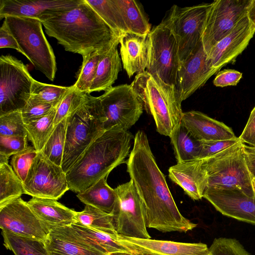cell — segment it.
Returning a JSON list of instances; mask_svg holds the SVG:
<instances>
[{"label": "cell", "instance_id": "obj_1", "mask_svg": "<svg viewBox=\"0 0 255 255\" xmlns=\"http://www.w3.org/2000/svg\"><path fill=\"white\" fill-rule=\"evenodd\" d=\"M133 146L126 160L127 172L146 210V226L160 232L186 233L197 224L180 212L159 168L146 133L135 134Z\"/></svg>", "mask_w": 255, "mask_h": 255}, {"label": "cell", "instance_id": "obj_2", "mask_svg": "<svg viewBox=\"0 0 255 255\" xmlns=\"http://www.w3.org/2000/svg\"><path fill=\"white\" fill-rule=\"evenodd\" d=\"M46 33L55 38L67 51L84 58L109 50L120 38L86 1L63 11L47 13L37 18Z\"/></svg>", "mask_w": 255, "mask_h": 255}, {"label": "cell", "instance_id": "obj_3", "mask_svg": "<svg viewBox=\"0 0 255 255\" xmlns=\"http://www.w3.org/2000/svg\"><path fill=\"white\" fill-rule=\"evenodd\" d=\"M134 137L128 131L105 130L66 173L69 190L82 192L108 177L115 167L126 163Z\"/></svg>", "mask_w": 255, "mask_h": 255}, {"label": "cell", "instance_id": "obj_4", "mask_svg": "<svg viewBox=\"0 0 255 255\" xmlns=\"http://www.w3.org/2000/svg\"><path fill=\"white\" fill-rule=\"evenodd\" d=\"M130 86L143 109L152 115L157 131L170 137L181 124L183 113L175 86L146 71L136 74Z\"/></svg>", "mask_w": 255, "mask_h": 255}, {"label": "cell", "instance_id": "obj_5", "mask_svg": "<svg viewBox=\"0 0 255 255\" xmlns=\"http://www.w3.org/2000/svg\"><path fill=\"white\" fill-rule=\"evenodd\" d=\"M67 121L61 165L65 173L105 131L99 97L86 93L81 104L67 117Z\"/></svg>", "mask_w": 255, "mask_h": 255}, {"label": "cell", "instance_id": "obj_6", "mask_svg": "<svg viewBox=\"0 0 255 255\" xmlns=\"http://www.w3.org/2000/svg\"><path fill=\"white\" fill-rule=\"evenodd\" d=\"M4 21L22 54L36 70L53 81L57 71L56 58L44 35L41 22L35 18L18 16L6 17Z\"/></svg>", "mask_w": 255, "mask_h": 255}, {"label": "cell", "instance_id": "obj_7", "mask_svg": "<svg viewBox=\"0 0 255 255\" xmlns=\"http://www.w3.org/2000/svg\"><path fill=\"white\" fill-rule=\"evenodd\" d=\"M240 140L234 145L202 159L206 172L207 188H240L254 192Z\"/></svg>", "mask_w": 255, "mask_h": 255}, {"label": "cell", "instance_id": "obj_8", "mask_svg": "<svg viewBox=\"0 0 255 255\" xmlns=\"http://www.w3.org/2000/svg\"><path fill=\"white\" fill-rule=\"evenodd\" d=\"M148 38L149 56L146 71L175 86L180 66L179 48L167 17L151 30Z\"/></svg>", "mask_w": 255, "mask_h": 255}, {"label": "cell", "instance_id": "obj_9", "mask_svg": "<svg viewBox=\"0 0 255 255\" xmlns=\"http://www.w3.org/2000/svg\"><path fill=\"white\" fill-rule=\"evenodd\" d=\"M117 199L112 213L118 234L138 239H151L147 230L146 210L132 181L115 189Z\"/></svg>", "mask_w": 255, "mask_h": 255}, {"label": "cell", "instance_id": "obj_10", "mask_svg": "<svg viewBox=\"0 0 255 255\" xmlns=\"http://www.w3.org/2000/svg\"><path fill=\"white\" fill-rule=\"evenodd\" d=\"M99 98L105 130L128 131L144 109L130 85L112 87Z\"/></svg>", "mask_w": 255, "mask_h": 255}, {"label": "cell", "instance_id": "obj_11", "mask_svg": "<svg viewBox=\"0 0 255 255\" xmlns=\"http://www.w3.org/2000/svg\"><path fill=\"white\" fill-rule=\"evenodd\" d=\"M34 79L23 62L9 54L0 58V116L21 111L31 93Z\"/></svg>", "mask_w": 255, "mask_h": 255}, {"label": "cell", "instance_id": "obj_12", "mask_svg": "<svg viewBox=\"0 0 255 255\" xmlns=\"http://www.w3.org/2000/svg\"><path fill=\"white\" fill-rule=\"evenodd\" d=\"M211 4L183 7L174 5L166 17L178 44L180 64L189 57L201 41Z\"/></svg>", "mask_w": 255, "mask_h": 255}, {"label": "cell", "instance_id": "obj_13", "mask_svg": "<svg viewBox=\"0 0 255 255\" xmlns=\"http://www.w3.org/2000/svg\"><path fill=\"white\" fill-rule=\"evenodd\" d=\"M252 0H216L208 11L201 42L207 55L236 24L247 16Z\"/></svg>", "mask_w": 255, "mask_h": 255}, {"label": "cell", "instance_id": "obj_14", "mask_svg": "<svg viewBox=\"0 0 255 255\" xmlns=\"http://www.w3.org/2000/svg\"><path fill=\"white\" fill-rule=\"evenodd\" d=\"M23 185L25 194L55 200L69 190L62 167L49 160L41 151L33 160Z\"/></svg>", "mask_w": 255, "mask_h": 255}, {"label": "cell", "instance_id": "obj_15", "mask_svg": "<svg viewBox=\"0 0 255 255\" xmlns=\"http://www.w3.org/2000/svg\"><path fill=\"white\" fill-rule=\"evenodd\" d=\"M2 231L45 242L50 231L21 197L0 206Z\"/></svg>", "mask_w": 255, "mask_h": 255}, {"label": "cell", "instance_id": "obj_16", "mask_svg": "<svg viewBox=\"0 0 255 255\" xmlns=\"http://www.w3.org/2000/svg\"><path fill=\"white\" fill-rule=\"evenodd\" d=\"M203 198L223 215L255 225L254 192L235 188H207Z\"/></svg>", "mask_w": 255, "mask_h": 255}, {"label": "cell", "instance_id": "obj_17", "mask_svg": "<svg viewBox=\"0 0 255 255\" xmlns=\"http://www.w3.org/2000/svg\"><path fill=\"white\" fill-rule=\"evenodd\" d=\"M255 33V27L248 16L241 19L231 31L219 41L207 55L209 67L216 73L237 57L248 46Z\"/></svg>", "mask_w": 255, "mask_h": 255}, {"label": "cell", "instance_id": "obj_18", "mask_svg": "<svg viewBox=\"0 0 255 255\" xmlns=\"http://www.w3.org/2000/svg\"><path fill=\"white\" fill-rule=\"evenodd\" d=\"M207 56L201 41L189 57L180 64L175 87L181 103L216 73L209 67Z\"/></svg>", "mask_w": 255, "mask_h": 255}, {"label": "cell", "instance_id": "obj_19", "mask_svg": "<svg viewBox=\"0 0 255 255\" xmlns=\"http://www.w3.org/2000/svg\"><path fill=\"white\" fill-rule=\"evenodd\" d=\"M83 0H0V19L7 16L38 18L51 12L72 9Z\"/></svg>", "mask_w": 255, "mask_h": 255}, {"label": "cell", "instance_id": "obj_20", "mask_svg": "<svg viewBox=\"0 0 255 255\" xmlns=\"http://www.w3.org/2000/svg\"><path fill=\"white\" fill-rule=\"evenodd\" d=\"M118 240L131 245L147 255H211L204 243H189L170 241L138 239L118 235Z\"/></svg>", "mask_w": 255, "mask_h": 255}, {"label": "cell", "instance_id": "obj_21", "mask_svg": "<svg viewBox=\"0 0 255 255\" xmlns=\"http://www.w3.org/2000/svg\"><path fill=\"white\" fill-rule=\"evenodd\" d=\"M44 244L49 255H110L92 247L71 226L51 230Z\"/></svg>", "mask_w": 255, "mask_h": 255}, {"label": "cell", "instance_id": "obj_22", "mask_svg": "<svg viewBox=\"0 0 255 255\" xmlns=\"http://www.w3.org/2000/svg\"><path fill=\"white\" fill-rule=\"evenodd\" d=\"M168 176L192 200L203 198L207 180L202 159L177 163L169 167Z\"/></svg>", "mask_w": 255, "mask_h": 255}, {"label": "cell", "instance_id": "obj_23", "mask_svg": "<svg viewBox=\"0 0 255 255\" xmlns=\"http://www.w3.org/2000/svg\"><path fill=\"white\" fill-rule=\"evenodd\" d=\"M181 123L200 141L238 138L231 128L199 111L183 112Z\"/></svg>", "mask_w": 255, "mask_h": 255}, {"label": "cell", "instance_id": "obj_24", "mask_svg": "<svg viewBox=\"0 0 255 255\" xmlns=\"http://www.w3.org/2000/svg\"><path fill=\"white\" fill-rule=\"evenodd\" d=\"M119 44L123 68L128 77L146 71L149 56L148 34L128 32L120 37Z\"/></svg>", "mask_w": 255, "mask_h": 255}, {"label": "cell", "instance_id": "obj_25", "mask_svg": "<svg viewBox=\"0 0 255 255\" xmlns=\"http://www.w3.org/2000/svg\"><path fill=\"white\" fill-rule=\"evenodd\" d=\"M27 203L49 231L71 226L74 222L77 211L65 206L57 200L33 197Z\"/></svg>", "mask_w": 255, "mask_h": 255}, {"label": "cell", "instance_id": "obj_26", "mask_svg": "<svg viewBox=\"0 0 255 255\" xmlns=\"http://www.w3.org/2000/svg\"><path fill=\"white\" fill-rule=\"evenodd\" d=\"M71 226L87 243L105 254H144L131 245L120 242L118 240V235H111L94 230L76 222Z\"/></svg>", "mask_w": 255, "mask_h": 255}, {"label": "cell", "instance_id": "obj_27", "mask_svg": "<svg viewBox=\"0 0 255 255\" xmlns=\"http://www.w3.org/2000/svg\"><path fill=\"white\" fill-rule=\"evenodd\" d=\"M119 42L115 43L100 60L89 94L93 92H105L111 89L122 70L121 59L117 47Z\"/></svg>", "mask_w": 255, "mask_h": 255}, {"label": "cell", "instance_id": "obj_28", "mask_svg": "<svg viewBox=\"0 0 255 255\" xmlns=\"http://www.w3.org/2000/svg\"><path fill=\"white\" fill-rule=\"evenodd\" d=\"M107 177L100 179L85 191L77 194L85 205L95 207L104 212L112 214L117 199L115 189L107 183Z\"/></svg>", "mask_w": 255, "mask_h": 255}, {"label": "cell", "instance_id": "obj_29", "mask_svg": "<svg viewBox=\"0 0 255 255\" xmlns=\"http://www.w3.org/2000/svg\"><path fill=\"white\" fill-rule=\"evenodd\" d=\"M170 138L177 163L199 159L201 142L181 122Z\"/></svg>", "mask_w": 255, "mask_h": 255}, {"label": "cell", "instance_id": "obj_30", "mask_svg": "<svg viewBox=\"0 0 255 255\" xmlns=\"http://www.w3.org/2000/svg\"><path fill=\"white\" fill-rule=\"evenodd\" d=\"M120 9L128 32L148 35L150 24L141 5L134 0H114Z\"/></svg>", "mask_w": 255, "mask_h": 255}, {"label": "cell", "instance_id": "obj_31", "mask_svg": "<svg viewBox=\"0 0 255 255\" xmlns=\"http://www.w3.org/2000/svg\"><path fill=\"white\" fill-rule=\"evenodd\" d=\"M74 222L99 231L118 235L114 227L112 214L91 205H85L83 210L77 212Z\"/></svg>", "mask_w": 255, "mask_h": 255}, {"label": "cell", "instance_id": "obj_32", "mask_svg": "<svg viewBox=\"0 0 255 255\" xmlns=\"http://www.w3.org/2000/svg\"><path fill=\"white\" fill-rule=\"evenodd\" d=\"M116 35L128 32L122 13L114 0H86Z\"/></svg>", "mask_w": 255, "mask_h": 255}, {"label": "cell", "instance_id": "obj_33", "mask_svg": "<svg viewBox=\"0 0 255 255\" xmlns=\"http://www.w3.org/2000/svg\"><path fill=\"white\" fill-rule=\"evenodd\" d=\"M57 107H54L46 115L25 124L28 138L38 152L42 150L54 130Z\"/></svg>", "mask_w": 255, "mask_h": 255}, {"label": "cell", "instance_id": "obj_34", "mask_svg": "<svg viewBox=\"0 0 255 255\" xmlns=\"http://www.w3.org/2000/svg\"><path fill=\"white\" fill-rule=\"evenodd\" d=\"M3 245L14 255H49L44 242L2 231Z\"/></svg>", "mask_w": 255, "mask_h": 255}, {"label": "cell", "instance_id": "obj_35", "mask_svg": "<svg viewBox=\"0 0 255 255\" xmlns=\"http://www.w3.org/2000/svg\"><path fill=\"white\" fill-rule=\"evenodd\" d=\"M25 194L22 182L8 163L0 164V206Z\"/></svg>", "mask_w": 255, "mask_h": 255}, {"label": "cell", "instance_id": "obj_36", "mask_svg": "<svg viewBox=\"0 0 255 255\" xmlns=\"http://www.w3.org/2000/svg\"><path fill=\"white\" fill-rule=\"evenodd\" d=\"M67 117L54 128L41 152L49 160L61 166L65 144Z\"/></svg>", "mask_w": 255, "mask_h": 255}, {"label": "cell", "instance_id": "obj_37", "mask_svg": "<svg viewBox=\"0 0 255 255\" xmlns=\"http://www.w3.org/2000/svg\"><path fill=\"white\" fill-rule=\"evenodd\" d=\"M108 50L96 51L83 58L77 80L73 85L77 91L89 94V90L95 78L98 64Z\"/></svg>", "mask_w": 255, "mask_h": 255}, {"label": "cell", "instance_id": "obj_38", "mask_svg": "<svg viewBox=\"0 0 255 255\" xmlns=\"http://www.w3.org/2000/svg\"><path fill=\"white\" fill-rule=\"evenodd\" d=\"M71 88L43 83L33 80L30 98L57 107Z\"/></svg>", "mask_w": 255, "mask_h": 255}, {"label": "cell", "instance_id": "obj_39", "mask_svg": "<svg viewBox=\"0 0 255 255\" xmlns=\"http://www.w3.org/2000/svg\"><path fill=\"white\" fill-rule=\"evenodd\" d=\"M0 135L27 136L25 124L20 111L0 116Z\"/></svg>", "mask_w": 255, "mask_h": 255}, {"label": "cell", "instance_id": "obj_40", "mask_svg": "<svg viewBox=\"0 0 255 255\" xmlns=\"http://www.w3.org/2000/svg\"><path fill=\"white\" fill-rule=\"evenodd\" d=\"M86 94L77 91L73 85L71 86L57 107L54 120V127L79 107Z\"/></svg>", "mask_w": 255, "mask_h": 255}, {"label": "cell", "instance_id": "obj_41", "mask_svg": "<svg viewBox=\"0 0 255 255\" xmlns=\"http://www.w3.org/2000/svg\"><path fill=\"white\" fill-rule=\"evenodd\" d=\"M38 153L33 146H28L26 149L12 155L11 166L22 183L25 180L31 165Z\"/></svg>", "mask_w": 255, "mask_h": 255}, {"label": "cell", "instance_id": "obj_42", "mask_svg": "<svg viewBox=\"0 0 255 255\" xmlns=\"http://www.w3.org/2000/svg\"><path fill=\"white\" fill-rule=\"evenodd\" d=\"M209 250L211 255H251L239 241L224 237L215 239Z\"/></svg>", "mask_w": 255, "mask_h": 255}, {"label": "cell", "instance_id": "obj_43", "mask_svg": "<svg viewBox=\"0 0 255 255\" xmlns=\"http://www.w3.org/2000/svg\"><path fill=\"white\" fill-rule=\"evenodd\" d=\"M27 136L0 135V164L8 163L9 157L26 149Z\"/></svg>", "mask_w": 255, "mask_h": 255}, {"label": "cell", "instance_id": "obj_44", "mask_svg": "<svg viewBox=\"0 0 255 255\" xmlns=\"http://www.w3.org/2000/svg\"><path fill=\"white\" fill-rule=\"evenodd\" d=\"M54 107L53 105L29 98L25 106L20 111L25 124L48 114Z\"/></svg>", "mask_w": 255, "mask_h": 255}, {"label": "cell", "instance_id": "obj_45", "mask_svg": "<svg viewBox=\"0 0 255 255\" xmlns=\"http://www.w3.org/2000/svg\"><path fill=\"white\" fill-rule=\"evenodd\" d=\"M239 140L238 137L237 139L232 140L201 141V150L199 159H203L218 153L234 145Z\"/></svg>", "mask_w": 255, "mask_h": 255}, {"label": "cell", "instance_id": "obj_46", "mask_svg": "<svg viewBox=\"0 0 255 255\" xmlns=\"http://www.w3.org/2000/svg\"><path fill=\"white\" fill-rule=\"evenodd\" d=\"M242 73L233 69L219 71L213 80V84L219 87L236 86L242 78Z\"/></svg>", "mask_w": 255, "mask_h": 255}, {"label": "cell", "instance_id": "obj_47", "mask_svg": "<svg viewBox=\"0 0 255 255\" xmlns=\"http://www.w3.org/2000/svg\"><path fill=\"white\" fill-rule=\"evenodd\" d=\"M239 138L242 142L255 147V107L251 112L247 124Z\"/></svg>", "mask_w": 255, "mask_h": 255}, {"label": "cell", "instance_id": "obj_48", "mask_svg": "<svg viewBox=\"0 0 255 255\" xmlns=\"http://www.w3.org/2000/svg\"><path fill=\"white\" fill-rule=\"evenodd\" d=\"M0 48L14 49L22 54V51L14 36L3 21L0 28Z\"/></svg>", "mask_w": 255, "mask_h": 255}, {"label": "cell", "instance_id": "obj_49", "mask_svg": "<svg viewBox=\"0 0 255 255\" xmlns=\"http://www.w3.org/2000/svg\"><path fill=\"white\" fill-rule=\"evenodd\" d=\"M243 151L248 170L253 183H255V147L247 145L244 143Z\"/></svg>", "mask_w": 255, "mask_h": 255}, {"label": "cell", "instance_id": "obj_50", "mask_svg": "<svg viewBox=\"0 0 255 255\" xmlns=\"http://www.w3.org/2000/svg\"><path fill=\"white\" fill-rule=\"evenodd\" d=\"M247 16L255 27V0H252V2L249 6Z\"/></svg>", "mask_w": 255, "mask_h": 255}, {"label": "cell", "instance_id": "obj_51", "mask_svg": "<svg viewBox=\"0 0 255 255\" xmlns=\"http://www.w3.org/2000/svg\"><path fill=\"white\" fill-rule=\"evenodd\" d=\"M109 255H147L146 254H125V253H114L111 254Z\"/></svg>", "mask_w": 255, "mask_h": 255}, {"label": "cell", "instance_id": "obj_52", "mask_svg": "<svg viewBox=\"0 0 255 255\" xmlns=\"http://www.w3.org/2000/svg\"><path fill=\"white\" fill-rule=\"evenodd\" d=\"M254 191H255V183H254Z\"/></svg>", "mask_w": 255, "mask_h": 255}]
</instances>
